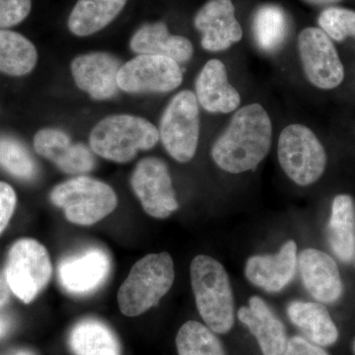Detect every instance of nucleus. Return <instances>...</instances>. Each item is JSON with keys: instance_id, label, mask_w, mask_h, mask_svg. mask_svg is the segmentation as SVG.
<instances>
[{"instance_id": "1", "label": "nucleus", "mask_w": 355, "mask_h": 355, "mask_svg": "<svg viewBox=\"0 0 355 355\" xmlns=\"http://www.w3.org/2000/svg\"><path fill=\"white\" fill-rule=\"evenodd\" d=\"M272 125L260 104L236 112L227 128L214 142L211 157L222 170L232 174L256 170L272 146Z\"/></svg>"}, {"instance_id": "2", "label": "nucleus", "mask_w": 355, "mask_h": 355, "mask_svg": "<svg viewBox=\"0 0 355 355\" xmlns=\"http://www.w3.org/2000/svg\"><path fill=\"white\" fill-rule=\"evenodd\" d=\"M190 270L191 288L203 322L214 333H228L234 326L235 306L225 268L216 259L198 254Z\"/></svg>"}, {"instance_id": "3", "label": "nucleus", "mask_w": 355, "mask_h": 355, "mask_svg": "<svg viewBox=\"0 0 355 355\" xmlns=\"http://www.w3.org/2000/svg\"><path fill=\"white\" fill-rule=\"evenodd\" d=\"M174 263L169 254H149L135 263L118 292L121 312L137 317L158 304L174 284Z\"/></svg>"}, {"instance_id": "4", "label": "nucleus", "mask_w": 355, "mask_h": 355, "mask_svg": "<svg viewBox=\"0 0 355 355\" xmlns=\"http://www.w3.org/2000/svg\"><path fill=\"white\" fill-rule=\"evenodd\" d=\"M160 135L150 121L130 114H114L100 121L91 130L93 153L107 160L127 163L141 150H149Z\"/></svg>"}, {"instance_id": "5", "label": "nucleus", "mask_w": 355, "mask_h": 355, "mask_svg": "<svg viewBox=\"0 0 355 355\" xmlns=\"http://www.w3.org/2000/svg\"><path fill=\"white\" fill-rule=\"evenodd\" d=\"M55 207L64 209L67 220L77 225H93L116 209L118 198L109 184L79 176L58 184L51 193Z\"/></svg>"}, {"instance_id": "6", "label": "nucleus", "mask_w": 355, "mask_h": 355, "mask_svg": "<svg viewBox=\"0 0 355 355\" xmlns=\"http://www.w3.org/2000/svg\"><path fill=\"white\" fill-rule=\"evenodd\" d=\"M51 273L50 256L41 243L24 238L11 246L4 277L11 292L22 302L31 303L49 284Z\"/></svg>"}, {"instance_id": "7", "label": "nucleus", "mask_w": 355, "mask_h": 355, "mask_svg": "<svg viewBox=\"0 0 355 355\" xmlns=\"http://www.w3.org/2000/svg\"><path fill=\"white\" fill-rule=\"evenodd\" d=\"M277 154L282 170L299 186L314 184L326 169L324 146L315 133L303 125H291L282 130Z\"/></svg>"}, {"instance_id": "8", "label": "nucleus", "mask_w": 355, "mask_h": 355, "mask_svg": "<svg viewBox=\"0 0 355 355\" xmlns=\"http://www.w3.org/2000/svg\"><path fill=\"white\" fill-rule=\"evenodd\" d=\"M159 135L166 151L178 162L191 161L200 139V108L191 91L178 93L163 113Z\"/></svg>"}, {"instance_id": "9", "label": "nucleus", "mask_w": 355, "mask_h": 355, "mask_svg": "<svg viewBox=\"0 0 355 355\" xmlns=\"http://www.w3.org/2000/svg\"><path fill=\"white\" fill-rule=\"evenodd\" d=\"M183 83L179 64L160 55H139L121 65L118 86L128 93H165Z\"/></svg>"}, {"instance_id": "10", "label": "nucleus", "mask_w": 355, "mask_h": 355, "mask_svg": "<svg viewBox=\"0 0 355 355\" xmlns=\"http://www.w3.org/2000/svg\"><path fill=\"white\" fill-rule=\"evenodd\" d=\"M130 184L148 216L165 219L179 209L171 175L161 159L147 157L139 161L133 170Z\"/></svg>"}, {"instance_id": "11", "label": "nucleus", "mask_w": 355, "mask_h": 355, "mask_svg": "<svg viewBox=\"0 0 355 355\" xmlns=\"http://www.w3.org/2000/svg\"><path fill=\"white\" fill-rule=\"evenodd\" d=\"M299 55L308 80L324 90L338 87L345 69L330 37L322 29L306 28L299 35Z\"/></svg>"}, {"instance_id": "12", "label": "nucleus", "mask_w": 355, "mask_h": 355, "mask_svg": "<svg viewBox=\"0 0 355 355\" xmlns=\"http://www.w3.org/2000/svg\"><path fill=\"white\" fill-rule=\"evenodd\" d=\"M111 261L100 248H89L81 253L62 260L58 275L64 291L76 295H85L99 288L108 279Z\"/></svg>"}, {"instance_id": "13", "label": "nucleus", "mask_w": 355, "mask_h": 355, "mask_svg": "<svg viewBox=\"0 0 355 355\" xmlns=\"http://www.w3.org/2000/svg\"><path fill=\"white\" fill-rule=\"evenodd\" d=\"M121 67L119 58L108 53H84L72 60L71 73L77 87L93 99H110L118 91V73Z\"/></svg>"}, {"instance_id": "14", "label": "nucleus", "mask_w": 355, "mask_h": 355, "mask_svg": "<svg viewBox=\"0 0 355 355\" xmlns=\"http://www.w3.org/2000/svg\"><path fill=\"white\" fill-rule=\"evenodd\" d=\"M195 26L202 33V48L209 51L226 50L243 36L231 0H209L196 15Z\"/></svg>"}, {"instance_id": "15", "label": "nucleus", "mask_w": 355, "mask_h": 355, "mask_svg": "<svg viewBox=\"0 0 355 355\" xmlns=\"http://www.w3.org/2000/svg\"><path fill=\"white\" fill-rule=\"evenodd\" d=\"M297 263V245L289 240L282 245L279 253L251 257L245 266V275L254 286L277 293L294 279Z\"/></svg>"}, {"instance_id": "16", "label": "nucleus", "mask_w": 355, "mask_h": 355, "mask_svg": "<svg viewBox=\"0 0 355 355\" xmlns=\"http://www.w3.org/2000/svg\"><path fill=\"white\" fill-rule=\"evenodd\" d=\"M37 153L65 174L81 175L92 171L95 159L83 144H72L67 133L57 128H43L34 137Z\"/></svg>"}, {"instance_id": "17", "label": "nucleus", "mask_w": 355, "mask_h": 355, "mask_svg": "<svg viewBox=\"0 0 355 355\" xmlns=\"http://www.w3.org/2000/svg\"><path fill=\"white\" fill-rule=\"evenodd\" d=\"M299 270L303 284L319 302H336L343 294L340 270L334 259L317 249L303 250L299 256Z\"/></svg>"}, {"instance_id": "18", "label": "nucleus", "mask_w": 355, "mask_h": 355, "mask_svg": "<svg viewBox=\"0 0 355 355\" xmlns=\"http://www.w3.org/2000/svg\"><path fill=\"white\" fill-rule=\"evenodd\" d=\"M237 315L256 338L263 355H284L288 340L286 327L263 299L250 298L249 306L240 308Z\"/></svg>"}, {"instance_id": "19", "label": "nucleus", "mask_w": 355, "mask_h": 355, "mask_svg": "<svg viewBox=\"0 0 355 355\" xmlns=\"http://www.w3.org/2000/svg\"><path fill=\"white\" fill-rule=\"evenodd\" d=\"M198 102L209 113L227 114L240 106L239 92L228 81L227 70L219 60H210L196 81Z\"/></svg>"}, {"instance_id": "20", "label": "nucleus", "mask_w": 355, "mask_h": 355, "mask_svg": "<svg viewBox=\"0 0 355 355\" xmlns=\"http://www.w3.org/2000/svg\"><path fill=\"white\" fill-rule=\"evenodd\" d=\"M130 49L139 55L169 58L178 64L189 62L193 55L190 40L170 34L163 22L141 26L130 40Z\"/></svg>"}, {"instance_id": "21", "label": "nucleus", "mask_w": 355, "mask_h": 355, "mask_svg": "<svg viewBox=\"0 0 355 355\" xmlns=\"http://www.w3.org/2000/svg\"><path fill=\"white\" fill-rule=\"evenodd\" d=\"M292 324L302 331L308 340L320 347H330L338 340V330L324 305L293 301L287 307Z\"/></svg>"}, {"instance_id": "22", "label": "nucleus", "mask_w": 355, "mask_h": 355, "mask_svg": "<svg viewBox=\"0 0 355 355\" xmlns=\"http://www.w3.org/2000/svg\"><path fill=\"white\" fill-rule=\"evenodd\" d=\"M328 241L334 254L345 263L355 256V205L349 195H338L331 205L327 229Z\"/></svg>"}, {"instance_id": "23", "label": "nucleus", "mask_w": 355, "mask_h": 355, "mask_svg": "<svg viewBox=\"0 0 355 355\" xmlns=\"http://www.w3.org/2000/svg\"><path fill=\"white\" fill-rule=\"evenodd\" d=\"M128 0H78L70 13L69 31L78 37L90 36L104 29L121 13Z\"/></svg>"}, {"instance_id": "24", "label": "nucleus", "mask_w": 355, "mask_h": 355, "mask_svg": "<svg viewBox=\"0 0 355 355\" xmlns=\"http://www.w3.org/2000/svg\"><path fill=\"white\" fill-rule=\"evenodd\" d=\"M76 355H121L120 345L108 326L95 319L77 323L69 336Z\"/></svg>"}, {"instance_id": "25", "label": "nucleus", "mask_w": 355, "mask_h": 355, "mask_svg": "<svg viewBox=\"0 0 355 355\" xmlns=\"http://www.w3.org/2000/svg\"><path fill=\"white\" fill-rule=\"evenodd\" d=\"M38 53L29 40L19 33L0 29V72L26 76L36 67Z\"/></svg>"}, {"instance_id": "26", "label": "nucleus", "mask_w": 355, "mask_h": 355, "mask_svg": "<svg viewBox=\"0 0 355 355\" xmlns=\"http://www.w3.org/2000/svg\"><path fill=\"white\" fill-rule=\"evenodd\" d=\"M254 40L261 50H277L286 37L287 19L282 7L266 4L260 7L254 16Z\"/></svg>"}, {"instance_id": "27", "label": "nucleus", "mask_w": 355, "mask_h": 355, "mask_svg": "<svg viewBox=\"0 0 355 355\" xmlns=\"http://www.w3.org/2000/svg\"><path fill=\"white\" fill-rule=\"evenodd\" d=\"M176 347L179 355H225L214 331L196 321L187 322L180 328Z\"/></svg>"}, {"instance_id": "28", "label": "nucleus", "mask_w": 355, "mask_h": 355, "mask_svg": "<svg viewBox=\"0 0 355 355\" xmlns=\"http://www.w3.org/2000/svg\"><path fill=\"white\" fill-rule=\"evenodd\" d=\"M0 166L18 179L31 180L36 175L34 159L19 141L10 137L0 139Z\"/></svg>"}, {"instance_id": "29", "label": "nucleus", "mask_w": 355, "mask_h": 355, "mask_svg": "<svg viewBox=\"0 0 355 355\" xmlns=\"http://www.w3.org/2000/svg\"><path fill=\"white\" fill-rule=\"evenodd\" d=\"M319 25L335 41L342 42L347 37H355V11L331 7L320 15Z\"/></svg>"}, {"instance_id": "30", "label": "nucleus", "mask_w": 355, "mask_h": 355, "mask_svg": "<svg viewBox=\"0 0 355 355\" xmlns=\"http://www.w3.org/2000/svg\"><path fill=\"white\" fill-rule=\"evenodd\" d=\"M31 8L32 0H0V29L19 24Z\"/></svg>"}, {"instance_id": "31", "label": "nucleus", "mask_w": 355, "mask_h": 355, "mask_svg": "<svg viewBox=\"0 0 355 355\" xmlns=\"http://www.w3.org/2000/svg\"><path fill=\"white\" fill-rule=\"evenodd\" d=\"M15 191L10 184L0 182V234L6 230L16 209Z\"/></svg>"}, {"instance_id": "32", "label": "nucleus", "mask_w": 355, "mask_h": 355, "mask_svg": "<svg viewBox=\"0 0 355 355\" xmlns=\"http://www.w3.org/2000/svg\"><path fill=\"white\" fill-rule=\"evenodd\" d=\"M284 355H329L328 352L303 336H292L287 340Z\"/></svg>"}, {"instance_id": "33", "label": "nucleus", "mask_w": 355, "mask_h": 355, "mask_svg": "<svg viewBox=\"0 0 355 355\" xmlns=\"http://www.w3.org/2000/svg\"><path fill=\"white\" fill-rule=\"evenodd\" d=\"M10 291L6 277L0 275V309L8 303L9 298H10Z\"/></svg>"}, {"instance_id": "34", "label": "nucleus", "mask_w": 355, "mask_h": 355, "mask_svg": "<svg viewBox=\"0 0 355 355\" xmlns=\"http://www.w3.org/2000/svg\"><path fill=\"white\" fill-rule=\"evenodd\" d=\"M11 328V322L6 315L0 314V340L6 338Z\"/></svg>"}, {"instance_id": "35", "label": "nucleus", "mask_w": 355, "mask_h": 355, "mask_svg": "<svg viewBox=\"0 0 355 355\" xmlns=\"http://www.w3.org/2000/svg\"><path fill=\"white\" fill-rule=\"evenodd\" d=\"M304 1L313 6H326V4L336 3L340 0H304Z\"/></svg>"}, {"instance_id": "36", "label": "nucleus", "mask_w": 355, "mask_h": 355, "mask_svg": "<svg viewBox=\"0 0 355 355\" xmlns=\"http://www.w3.org/2000/svg\"><path fill=\"white\" fill-rule=\"evenodd\" d=\"M4 355H35V354L31 352V350L20 349L12 350V352H8V354Z\"/></svg>"}, {"instance_id": "37", "label": "nucleus", "mask_w": 355, "mask_h": 355, "mask_svg": "<svg viewBox=\"0 0 355 355\" xmlns=\"http://www.w3.org/2000/svg\"><path fill=\"white\" fill-rule=\"evenodd\" d=\"M354 354L355 355V338H354Z\"/></svg>"}]
</instances>
